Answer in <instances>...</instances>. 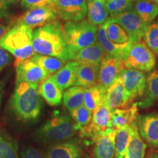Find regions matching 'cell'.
Here are the masks:
<instances>
[{"label": "cell", "mask_w": 158, "mask_h": 158, "mask_svg": "<svg viewBox=\"0 0 158 158\" xmlns=\"http://www.w3.org/2000/svg\"><path fill=\"white\" fill-rule=\"evenodd\" d=\"M70 116L73 122L76 124L78 130L81 131L90 123L92 117V112L84 106H82L70 112Z\"/></svg>", "instance_id": "e575fe53"}, {"label": "cell", "mask_w": 158, "mask_h": 158, "mask_svg": "<svg viewBox=\"0 0 158 158\" xmlns=\"http://www.w3.org/2000/svg\"><path fill=\"white\" fill-rule=\"evenodd\" d=\"M107 89L100 84L85 89L84 106L93 112L100 106L105 104Z\"/></svg>", "instance_id": "cb8c5ba5"}, {"label": "cell", "mask_w": 158, "mask_h": 158, "mask_svg": "<svg viewBox=\"0 0 158 158\" xmlns=\"http://www.w3.org/2000/svg\"><path fill=\"white\" fill-rule=\"evenodd\" d=\"M16 2L17 0H0V17L7 15L9 7Z\"/></svg>", "instance_id": "ab89813d"}, {"label": "cell", "mask_w": 158, "mask_h": 158, "mask_svg": "<svg viewBox=\"0 0 158 158\" xmlns=\"http://www.w3.org/2000/svg\"><path fill=\"white\" fill-rule=\"evenodd\" d=\"M32 40V29L25 25L16 23L1 39L0 45L16 59L15 62H21L35 55Z\"/></svg>", "instance_id": "5b68a950"}, {"label": "cell", "mask_w": 158, "mask_h": 158, "mask_svg": "<svg viewBox=\"0 0 158 158\" xmlns=\"http://www.w3.org/2000/svg\"><path fill=\"white\" fill-rule=\"evenodd\" d=\"M2 86L0 84V108H1V102H2Z\"/></svg>", "instance_id": "7bdbcfd3"}, {"label": "cell", "mask_w": 158, "mask_h": 158, "mask_svg": "<svg viewBox=\"0 0 158 158\" xmlns=\"http://www.w3.org/2000/svg\"><path fill=\"white\" fill-rule=\"evenodd\" d=\"M85 89L82 86L74 85L67 89L64 92L62 98L63 106L70 113L84 106Z\"/></svg>", "instance_id": "f1b7e54d"}, {"label": "cell", "mask_w": 158, "mask_h": 158, "mask_svg": "<svg viewBox=\"0 0 158 158\" xmlns=\"http://www.w3.org/2000/svg\"><path fill=\"white\" fill-rule=\"evenodd\" d=\"M65 43L70 61L81 49L94 44L97 41L98 28L87 20L79 21H66L62 26Z\"/></svg>", "instance_id": "277c9868"}, {"label": "cell", "mask_w": 158, "mask_h": 158, "mask_svg": "<svg viewBox=\"0 0 158 158\" xmlns=\"http://www.w3.org/2000/svg\"><path fill=\"white\" fill-rule=\"evenodd\" d=\"M124 88L130 92L133 100L142 97L147 87V76L144 72L131 68H124L118 77Z\"/></svg>", "instance_id": "4fadbf2b"}, {"label": "cell", "mask_w": 158, "mask_h": 158, "mask_svg": "<svg viewBox=\"0 0 158 158\" xmlns=\"http://www.w3.org/2000/svg\"><path fill=\"white\" fill-rule=\"evenodd\" d=\"M87 1V21L91 24L99 27L108 19L105 0H86Z\"/></svg>", "instance_id": "484cf974"}, {"label": "cell", "mask_w": 158, "mask_h": 158, "mask_svg": "<svg viewBox=\"0 0 158 158\" xmlns=\"http://www.w3.org/2000/svg\"><path fill=\"white\" fill-rule=\"evenodd\" d=\"M145 96L140 102L138 106L141 108H147L158 101V70H154L147 78V87Z\"/></svg>", "instance_id": "4316f807"}, {"label": "cell", "mask_w": 158, "mask_h": 158, "mask_svg": "<svg viewBox=\"0 0 158 158\" xmlns=\"http://www.w3.org/2000/svg\"><path fill=\"white\" fill-rule=\"evenodd\" d=\"M0 158H21L16 140L2 130H0Z\"/></svg>", "instance_id": "4dcf8cb0"}, {"label": "cell", "mask_w": 158, "mask_h": 158, "mask_svg": "<svg viewBox=\"0 0 158 158\" xmlns=\"http://www.w3.org/2000/svg\"><path fill=\"white\" fill-rule=\"evenodd\" d=\"M138 132L150 147L158 148V113L138 115L136 118Z\"/></svg>", "instance_id": "5bb4252c"}, {"label": "cell", "mask_w": 158, "mask_h": 158, "mask_svg": "<svg viewBox=\"0 0 158 158\" xmlns=\"http://www.w3.org/2000/svg\"><path fill=\"white\" fill-rule=\"evenodd\" d=\"M83 158H90L89 157V156L88 155H85L84 156V157H83Z\"/></svg>", "instance_id": "f6af8a7d"}, {"label": "cell", "mask_w": 158, "mask_h": 158, "mask_svg": "<svg viewBox=\"0 0 158 158\" xmlns=\"http://www.w3.org/2000/svg\"><path fill=\"white\" fill-rule=\"evenodd\" d=\"M38 87V84L21 82L16 84L10 100L9 108L17 120L29 123L39 119L43 101Z\"/></svg>", "instance_id": "6da1fadb"}, {"label": "cell", "mask_w": 158, "mask_h": 158, "mask_svg": "<svg viewBox=\"0 0 158 158\" xmlns=\"http://www.w3.org/2000/svg\"><path fill=\"white\" fill-rule=\"evenodd\" d=\"M97 40L100 43L106 54L108 56L115 57L119 59H123L126 49L129 45H119L114 44L108 40L106 33V22L99 26L97 32Z\"/></svg>", "instance_id": "d4e9b609"}, {"label": "cell", "mask_w": 158, "mask_h": 158, "mask_svg": "<svg viewBox=\"0 0 158 158\" xmlns=\"http://www.w3.org/2000/svg\"><path fill=\"white\" fill-rule=\"evenodd\" d=\"M106 33L110 42L119 45H129L130 38L127 33L114 18H108L106 21Z\"/></svg>", "instance_id": "83f0119b"}, {"label": "cell", "mask_w": 158, "mask_h": 158, "mask_svg": "<svg viewBox=\"0 0 158 158\" xmlns=\"http://www.w3.org/2000/svg\"><path fill=\"white\" fill-rule=\"evenodd\" d=\"M124 68L122 59L106 54L99 65L98 84L108 89L118 78Z\"/></svg>", "instance_id": "7c38bea8"}, {"label": "cell", "mask_w": 158, "mask_h": 158, "mask_svg": "<svg viewBox=\"0 0 158 158\" xmlns=\"http://www.w3.org/2000/svg\"><path fill=\"white\" fill-rule=\"evenodd\" d=\"M12 61V57L7 51L0 45V73Z\"/></svg>", "instance_id": "f35d334b"}, {"label": "cell", "mask_w": 158, "mask_h": 158, "mask_svg": "<svg viewBox=\"0 0 158 158\" xmlns=\"http://www.w3.org/2000/svg\"><path fill=\"white\" fill-rule=\"evenodd\" d=\"M99 65L78 63L75 85L89 88L98 84Z\"/></svg>", "instance_id": "ffe728a7"}, {"label": "cell", "mask_w": 158, "mask_h": 158, "mask_svg": "<svg viewBox=\"0 0 158 158\" xmlns=\"http://www.w3.org/2000/svg\"><path fill=\"white\" fill-rule=\"evenodd\" d=\"M138 102L132 105L130 107L116 108L110 110L111 127L118 129L125 125H130L136 121L138 114Z\"/></svg>", "instance_id": "d6986e66"}, {"label": "cell", "mask_w": 158, "mask_h": 158, "mask_svg": "<svg viewBox=\"0 0 158 158\" xmlns=\"http://www.w3.org/2000/svg\"><path fill=\"white\" fill-rule=\"evenodd\" d=\"M39 92L49 106H58L61 104L63 98V91L51 76H49L39 86Z\"/></svg>", "instance_id": "44dd1931"}, {"label": "cell", "mask_w": 158, "mask_h": 158, "mask_svg": "<svg viewBox=\"0 0 158 158\" xmlns=\"http://www.w3.org/2000/svg\"><path fill=\"white\" fill-rule=\"evenodd\" d=\"M116 130L108 128L94 140V158H114L115 155V138Z\"/></svg>", "instance_id": "9a60e30c"}, {"label": "cell", "mask_w": 158, "mask_h": 158, "mask_svg": "<svg viewBox=\"0 0 158 158\" xmlns=\"http://www.w3.org/2000/svg\"><path fill=\"white\" fill-rule=\"evenodd\" d=\"M55 0H21V5L23 8L32 9L35 7L54 6Z\"/></svg>", "instance_id": "8d00e7d4"}, {"label": "cell", "mask_w": 158, "mask_h": 158, "mask_svg": "<svg viewBox=\"0 0 158 158\" xmlns=\"http://www.w3.org/2000/svg\"><path fill=\"white\" fill-rule=\"evenodd\" d=\"M58 16L54 6L35 7L29 9L20 17L16 23L27 26L30 29L39 28L53 22Z\"/></svg>", "instance_id": "9c48e42d"}, {"label": "cell", "mask_w": 158, "mask_h": 158, "mask_svg": "<svg viewBox=\"0 0 158 158\" xmlns=\"http://www.w3.org/2000/svg\"><path fill=\"white\" fill-rule=\"evenodd\" d=\"M133 100L130 92L117 78L108 89L105 104L110 110H113L126 107Z\"/></svg>", "instance_id": "2e32d148"}, {"label": "cell", "mask_w": 158, "mask_h": 158, "mask_svg": "<svg viewBox=\"0 0 158 158\" xmlns=\"http://www.w3.org/2000/svg\"><path fill=\"white\" fill-rule=\"evenodd\" d=\"M78 131L76 124L66 114L56 112L32 134L35 141L41 143H56L68 141Z\"/></svg>", "instance_id": "3957f363"}, {"label": "cell", "mask_w": 158, "mask_h": 158, "mask_svg": "<svg viewBox=\"0 0 158 158\" xmlns=\"http://www.w3.org/2000/svg\"><path fill=\"white\" fill-rule=\"evenodd\" d=\"M133 7L140 19L148 25L158 16V5L152 0H138Z\"/></svg>", "instance_id": "f546056e"}, {"label": "cell", "mask_w": 158, "mask_h": 158, "mask_svg": "<svg viewBox=\"0 0 158 158\" xmlns=\"http://www.w3.org/2000/svg\"><path fill=\"white\" fill-rule=\"evenodd\" d=\"M152 1L156 4V5H158V0H152Z\"/></svg>", "instance_id": "ee69618b"}, {"label": "cell", "mask_w": 158, "mask_h": 158, "mask_svg": "<svg viewBox=\"0 0 158 158\" xmlns=\"http://www.w3.org/2000/svg\"><path fill=\"white\" fill-rule=\"evenodd\" d=\"M21 158H46V155L36 148L27 147L21 152Z\"/></svg>", "instance_id": "74e56055"}, {"label": "cell", "mask_w": 158, "mask_h": 158, "mask_svg": "<svg viewBox=\"0 0 158 158\" xmlns=\"http://www.w3.org/2000/svg\"><path fill=\"white\" fill-rule=\"evenodd\" d=\"M78 65V63L76 61H68L60 70L51 76L62 91L75 85Z\"/></svg>", "instance_id": "ac0fdd59"}, {"label": "cell", "mask_w": 158, "mask_h": 158, "mask_svg": "<svg viewBox=\"0 0 158 158\" xmlns=\"http://www.w3.org/2000/svg\"><path fill=\"white\" fill-rule=\"evenodd\" d=\"M81 147L74 141L53 144L45 152L46 158H81Z\"/></svg>", "instance_id": "e0dca14e"}, {"label": "cell", "mask_w": 158, "mask_h": 158, "mask_svg": "<svg viewBox=\"0 0 158 158\" xmlns=\"http://www.w3.org/2000/svg\"><path fill=\"white\" fill-rule=\"evenodd\" d=\"M15 66L16 84L21 82L39 84L49 77V75L31 58L15 62Z\"/></svg>", "instance_id": "30bf717a"}, {"label": "cell", "mask_w": 158, "mask_h": 158, "mask_svg": "<svg viewBox=\"0 0 158 158\" xmlns=\"http://www.w3.org/2000/svg\"><path fill=\"white\" fill-rule=\"evenodd\" d=\"M106 54L101 45L97 40L94 44L78 51L75 54L73 61H76L78 63L100 65L102 59Z\"/></svg>", "instance_id": "7402d4cb"}, {"label": "cell", "mask_w": 158, "mask_h": 158, "mask_svg": "<svg viewBox=\"0 0 158 158\" xmlns=\"http://www.w3.org/2000/svg\"><path fill=\"white\" fill-rule=\"evenodd\" d=\"M105 3L108 15L110 18L132 10L133 7V2L130 0H105Z\"/></svg>", "instance_id": "836d02e7"}, {"label": "cell", "mask_w": 158, "mask_h": 158, "mask_svg": "<svg viewBox=\"0 0 158 158\" xmlns=\"http://www.w3.org/2000/svg\"><path fill=\"white\" fill-rule=\"evenodd\" d=\"M31 59L37 63L49 75V76L59 71L68 62V61L58 57L40 54H35Z\"/></svg>", "instance_id": "1f68e13d"}, {"label": "cell", "mask_w": 158, "mask_h": 158, "mask_svg": "<svg viewBox=\"0 0 158 158\" xmlns=\"http://www.w3.org/2000/svg\"><path fill=\"white\" fill-rule=\"evenodd\" d=\"M143 39L148 47L155 54H158V22L148 27Z\"/></svg>", "instance_id": "d590c367"}, {"label": "cell", "mask_w": 158, "mask_h": 158, "mask_svg": "<svg viewBox=\"0 0 158 158\" xmlns=\"http://www.w3.org/2000/svg\"><path fill=\"white\" fill-rule=\"evenodd\" d=\"M130 1H132V2H135L138 1V0H130Z\"/></svg>", "instance_id": "bcb514c9"}, {"label": "cell", "mask_w": 158, "mask_h": 158, "mask_svg": "<svg viewBox=\"0 0 158 158\" xmlns=\"http://www.w3.org/2000/svg\"><path fill=\"white\" fill-rule=\"evenodd\" d=\"M131 135V127L125 125L116 130L114 158H124Z\"/></svg>", "instance_id": "d6a6232c"}, {"label": "cell", "mask_w": 158, "mask_h": 158, "mask_svg": "<svg viewBox=\"0 0 158 158\" xmlns=\"http://www.w3.org/2000/svg\"><path fill=\"white\" fill-rule=\"evenodd\" d=\"M9 29H10L9 27H7V26L4 25V24H1V23H0V40H1V39L2 38L4 35H5L6 33L8 31Z\"/></svg>", "instance_id": "60d3db41"}, {"label": "cell", "mask_w": 158, "mask_h": 158, "mask_svg": "<svg viewBox=\"0 0 158 158\" xmlns=\"http://www.w3.org/2000/svg\"><path fill=\"white\" fill-rule=\"evenodd\" d=\"M127 33L130 43L143 40L149 25L144 23L133 10H129L113 17Z\"/></svg>", "instance_id": "52a82bcc"}, {"label": "cell", "mask_w": 158, "mask_h": 158, "mask_svg": "<svg viewBox=\"0 0 158 158\" xmlns=\"http://www.w3.org/2000/svg\"><path fill=\"white\" fill-rule=\"evenodd\" d=\"M57 15L66 21H81L87 13L86 0H55Z\"/></svg>", "instance_id": "8fae6325"}, {"label": "cell", "mask_w": 158, "mask_h": 158, "mask_svg": "<svg viewBox=\"0 0 158 158\" xmlns=\"http://www.w3.org/2000/svg\"><path fill=\"white\" fill-rule=\"evenodd\" d=\"M123 63L125 68L150 72L156 65L155 54L146 43L141 40L130 43L123 56Z\"/></svg>", "instance_id": "8992f818"}, {"label": "cell", "mask_w": 158, "mask_h": 158, "mask_svg": "<svg viewBox=\"0 0 158 158\" xmlns=\"http://www.w3.org/2000/svg\"><path fill=\"white\" fill-rule=\"evenodd\" d=\"M110 110L106 104L102 105L93 111L90 123L81 130V135L89 138L93 143L94 140L108 128L112 127L110 118Z\"/></svg>", "instance_id": "ba28073f"}, {"label": "cell", "mask_w": 158, "mask_h": 158, "mask_svg": "<svg viewBox=\"0 0 158 158\" xmlns=\"http://www.w3.org/2000/svg\"><path fill=\"white\" fill-rule=\"evenodd\" d=\"M147 158H158V153H151Z\"/></svg>", "instance_id": "b9f144b4"}, {"label": "cell", "mask_w": 158, "mask_h": 158, "mask_svg": "<svg viewBox=\"0 0 158 158\" xmlns=\"http://www.w3.org/2000/svg\"><path fill=\"white\" fill-rule=\"evenodd\" d=\"M130 127L131 135L124 158H144L147 147L140 136L136 121L130 124Z\"/></svg>", "instance_id": "603a6c76"}, {"label": "cell", "mask_w": 158, "mask_h": 158, "mask_svg": "<svg viewBox=\"0 0 158 158\" xmlns=\"http://www.w3.org/2000/svg\"><path fill=\"white\" fill-rule=\"evenodd\" d=\"M32 46L37 54L70 61L62 26L55 21L33 31Z\"/></svg>", "instance_id": "7a4b0ae2"}]
</instances>
